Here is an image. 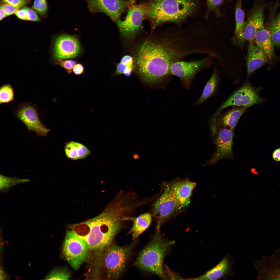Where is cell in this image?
Wrapping results in <instances>:
<instances>
[{
    "instance_id": "26",
    "label": "cell",
    "mask_w": 280,
    "mask_h": 280,
    "mask_svg": "<svg viewBox=\"0 0 280 280\" xmlns=\"http://www.w3.org/2000/svg\"><path fill=\"white\" fill-rule=\"evenodd\" d=\"M269 30L274 46L280 47V17L278 15L274 20Z\"/></svg>"
},
{
    "instance_id": "35",
    "label": "cell",
    "mask_w": 280,
    "mask_h": 280,
    "mask_svg": "<svg viewBox=\"0 0 280 280\" xmlns=\"http://www.w3.org/2000/svg\"><path fill=\"white\" fill-rule=\"evenodd\" d=\"M208 10L214 11L222 3L223 0H206Z\"/></svg>"
},
{
    "instance_id": "1",
    "label": "cell",
    "mask_w": 280,
    "mask_h": 280,
    "mask_svg": "<svg viewBox=\"0 0 280 280\" xmlns=\"http://www.w3.org/2000/svg\"><path fill=\"white\" fill-rule=\"evenodd\" d=\"M128 215L125 208L116 202L109 203L95 217L69 226L85 242L89 250L97 251L102 256L114 243L117 235L123 227L124 218Z\"/></svg>"
},
{
    "instance_id": "8",
    "label": "cell",
    "mask_w": 280,
    "mask_h": 280,
    "mask_svg": "<svg viewBox=\"0 0 280 280\" xmlns=\"http://www.w3.org/2000/svg\"><path fill=\"white\" fill-rule=\"evenodd\" d=\"M266 4L263 1L255 2L250 11L241 34L236 37L238 42L243 44L245 42L254 40L257 31L264 26V11Z\"/></svg>"
},
{
    "instance_id": "43",
    "label": "cell",
    "mask_w": 280,
    "mask_h": 280,
    "mask_svg": "<svg viewBox=\"0 0 280 280\" xmlns=\"http://www.w3.org/2000/svg\"><path fill=\"white\" fill-rule=\"evenodd\" d=\"M278 15L280 17V12L279 13Z\"/></svg>"
},
{
    "instance_id": "12",
    "label": "cell",
    "mask_w": 280,
    "mask_h": 280,
    "mask_svg": "<svg viewBox=\"0 0 280 280\" xmlns=\"http://www.w3.org/2000/svg\"><path fill=\"white\" fill-rule=\"evenodd\" d=\"M92 13L103 12L117 23L122 13L130 4L125 0H86Z\"/></svg>"
},
{
    "instance_id": "25",
    "label": "cell",
    "mask_w": 280,
    "mask_h": 280,
    "mask_svg": "<svg viewBox=\"0 0 280 280\" xmlns=\"http://www.w3.org/2000/svg\"><path fill=\"white\" fill-rule=\"evenodd\" d=\"M14 89L12 86L7 84L0 88V104L9 103L14 100Z\"/></svg>"
},
{
    "instance_id": "14",
    "label": "cell",
    "mask_w": 280,
    "mask_h": 280,
    "mask_svg": "<svg viewBox=\"0 0 280 280\" xmlns=\"http://www.w3.org/2000/svg\"><path fill=\"white\" fill-rule=\"evenodd\" d=\"M81 50L78 39L74 36L61 35L56 39L53 49V56L58 60L73 58Z\"/></svg>"
},
{
    "instance_id": "17",
    "label": "cell",
    "mask_w": 280,
    "mask_h": 280,
    "mask_svg": "<svg viewBox=\"0 0 280 280\" xmlns=\"http://www.w3.org/2000/svg\"><path fill=\"white\" fill-rule=\"evenodd\" d=\"M171 190L180 209L187 206L196 183L187 180H179L169 184Z\"/></svg>"
},
{
    "instance_id": "38",
    "label": "cell",
    "mask_w": 280,
    "mask_h": 280,
    "mask_svg": "<svg viewBox=\"0 0 280 280\" xmlns=\"http://www.w3.org/2000/svg\"><path fill=\"white\" fill-rule=\"evenodd\" d=\"M84 70V66L80 63L76 64L73 69V72L76 75H81L83 72Z\"/></svg>"
},
{
    "instance_id": "6",
    "label": "cell",
    "mask_w": 280,
    "mask_h": 280,
    "mask_svg": "<svg viewBox=\"0 0 280 280\" xmlns=\"http://www.w3.org/2000/svg\"><path fill=\"white\" fill-rule=\"evenodd\" d=\"M89 250L83 240L73 230L67 232L63 244V253L73 269H78L86 261Z\"/></svg>"
},
{
    "instance_id": "16",
    "label": "cell",
    "mask_w": 280,
    "mask_h": 280,
    "mask_svg": "<svg viewBox=\"0 0 280 280\" xmlns=\"http://www.w3.org/2000/svg\"><path fill=\"white\" fill-rule=\"evenodd\" d=\"M234 260L232 257L226 254L222 260L215 266L204 274L192 279L219 280L226 279L234 275L232 269Z\"/></svg>"
},
{
    "instance_id": "7",
    "label": "cell",
    "mask_w": 280,
    "mask_h": 280,
    "mask_svg": "<svg viewBox=\"0 0 280 280\" xmlns=\"http://www.w3.org/2000/svg\"><path fill=\"white\" fill-rule=\"evenodd\" d=\"M13 113L29 130L35 132L37 136H46L50 131L41 122L36 104L29 102L20 103Z\"/></svg>"
},
{
    "instance_id": "3",
    "label": "cell",
    "mask_w": 280,
    "mask_h": 280,
    "mask_svg": "<svg viewBox=\"0 0 280 280\" xmlns=\"http://www.w3.org/2000/svg\"><path fill=\"white\" fill-rule=\"evenodd\" d=\"M174 242L164 239L157 229L151 240L139 253L134 265L145 272L166 279L164 269V259Z\"/></svg>"
},
{
    "instance_id": "4",
    "label": "cell",
    "mask_w": 280,
    "mask_h": 280,
    "mask_svg": "<svg viewBox=\"0 0 280 280\" xmlns=\"http://www.w3.org/2000/svg\"><path fill=\"white\" fill-rule=\"evenodd\" d=\"M131 244L120 246L113 243L104 252L101 258V264L108 279H116L122 275L136 245Z\"/></svg>"
},
{
    "instance_id": "40",
    "label": "cell",
    "mask_w": 280,
    "mask_h": 280,
    "mask_svg": "<svg viewBox=\"0 0 280 280\" xmlns=\"http://www.w3.org/2000/svg\"><path fill=\"white\" fill-rule=\"evenodd\" d=\"M272 157L275 161L276 162L280 161V148L274 151L272 154Z\"/></svg>"
},
{
    "instance_id": "23",
    "label": "cell",
    "mask_w": 280,
    "mask_h": 280,
    "mask_svg": "<svg viewBox=\"0 0 280 280\" xmlns=\"http://www.w3.org/2000/svg\"><path fill=\"white\" fill-rule=\"evenodd\" d=\"M245 13L242 8L241 0H237L235 6L236 26L234 33L236 37L242 32L246 23L244 20Z\"/></svg>"
},
{
    "instance_id": "2",
    "label": "cell",
    "mask_w": 280,
    "mask_h": 280,
    "mask_svg": "<svg viewBox=\"0 0 280 280\" xmlns=\"http://www.w3.org/2000/svg\"><path fill=\"white\" fill-rule=\"evenodd\" d=\"M195 0H151L146 4L144 16L152 30L164 23H180L195 9Z\"/></svg>"
},
{
    "instance_id": "9",
    "label": "cell",
    "mask_w": 280,
    "mask_h": 280,
    "mask_svg": "<svg viewBox=\"0 0 280 280\" xmlns=\"http://www.w3.org/2000/svg\"><path fill=\"white\" fill-rule=\"evenodd\" d=\"M146 4L133 5L123 20L119 19L117 22L121 34L124 39L133 38L141 29L145 16Z\"/></svg>"
},
{
    "instance_id": "11",
    "label": "cell",
    "mask_w": 280,
    "mask_h": 280,
    "mask_svg": "<svg viewBox=\"0 0 280 280\" xmlns=\"http://www.w3.org/2000/svg\"><path fill=\"white\" fill-rule=\"evenodd\" d=\"M180 209L169 184H167L162 195L153 204V214L157 218L156 229L159 230L162 222Z\"/></svg>"
},
{
    "instance_id": "21",
    "label": "cell",
    "mask_w": 280,
    "mask_h": 280,
    "mask_svg": "<svg viewBox=\"0 0 280 280\" xmlns=\"http://www.w3.org/2000/svg\"><path fill=\"white\" fill-rule=\"evenodd\" d=\"M125 220L133 222L128 234H131L132 240H135L149 227L152 222V216L150 213H145L136 217H127Z\"/></svg>"
},
{
    "instance_id": "34",
    "label": "cell",
    "mask_w": 280,
    "mask_h": 280,
    "mask_svg": "<svg viewBox=\"0 0 280 280\" xmlns=\"http://www.w3.org/2000/svg\"><path fill=\"white\" fill-rule=\"evenodd\" d=\"M0 9L4 12L6 16L15 13L18 9L12 6L6 4L1 5Z\"/></svg>"
},
{
    "instance_id": "29",
    "label": "cell",
    "mask_w": 280,
    "mask_h": 280,
    "mask_svg": "<svg viewBox=\"0 0 280 280\" xmlns=\"http://www.w3.org/2000/svg\"><path fill=\"white\" fill-rule=\"evenodd\" d=\"M65 151L68 158L73 160L78 159L75 142L71 141L67 143L65 146Z\"/></svg>"
},
{
    "instance_id": "28",
    "label": "cell",
    "mask_w": 280,
    "mask_h": 280,
    "mask_svg": "<svg viewBox=\"0 0 280 280\" xmlns=\"http://www.w3.org/2000/svg\"><path fill=\"white\" fill-rule=\"evenodd\" d=\"M134 65H131L120 62L116 66L115 74H123L126 76L131 75L134 69Z\"/></svg>"
},
{
    "instance_id": "13",
    "label": "cell",
    "mask_w": 280,
    "mask_h": 280,
    "mask_svg": "<svg viewBox=\"0 0 280 280\" xmlns=\"http://www.w3.org/2000/svg\"><path fill=\"white\" fill-rule=\"evenodd\" d=\"M254 266L258 272L257 279H280V246L271 255L256 260Z\"/></svg>"
},
{
    "instance_id": "36",
    "label": "cell",
    "mask_w": 280,
    "mask_h": 280,
    "mask_svg": "<svg viewBox=\"0 0 280 280\" xmlns=\"http://www.w3.org/2000/svg\"><path fill=\"white\" fill-rule=\"evenodd\" d=\"M25 7L28 15V20L34 21L40 20L37 13L34 11L30 8Z\"/></svg>"
},
{
    "instance_id": "27",
    "label": "cell",
    "mask_w": 280,
    "mask_h": 280,
    "mask_svg": "<svg viewBox=\"0 0 280 280\" xmlns=\"http://www.w3.org/2000/svg\"><path fill=\"white\" fill-rule=\"evenodd\" d=\"M70 278L69 273L66 270L57 269L52 270L45 278L46 280H68Z\"/></svg>"
},
{
    "instance_id": "18",
    "label": "cell",
    "mask_w": 280,
    "mask_h": 280,
    "mask_svg": "<svg viewBox=\"0 0 280 280\" xmlns=\"http://www.w3.org/2000/svg\"><path fill=\"white\" fill-rule=\"evenodd\" d=\"M269 60L265 53L253 41L249 42L246 61L248 76L267 62Z\"/></svg>"
},
{
    "instance_id": "39",
    "label": "cell",
    "mask_w": 280,
    "mask_h": 280,
    "mask_svg": "<svg viewBox=\"0 0 280 280\" xmlns=\"http://www.w3.org/2000/svg\"><path fill=\"white\" fill-rule=\"evenodd\" d=\"M120 62L131 65H134V62L132 57L129 55H126L123 56Z\"/></svg>"
},
{
    "instance_id": "5",
    "label": "cell",
    "mask_w": 280,
    "mask_h": 280,
    "mask_svg": "<svg viewBox=\"0 0 280 280\" xmlns=\"http://www.w3.org/2000/svg\"><path fill=\"white\" fill-rule=\"evenodd\" d=\"M260 89L254 87L249 83H244L237 90L218 108L211 118L210 123L214 124L217 117L227 107L236 106L248 107L266 101L265 98L259 95Z\"/></svg>"
},
{
    "instance_id": "33",
    "label": "cell",
    "mask_w": 280,
    "mask_h": 280,
    "mask_svg": "<svg viewBox=\"0 0 280 280\" xmlns=\"http://www.w3.org/2000/svg\"><path fill=\"white\" fill-rule=\"evenodd\" d=\"M3 3L12 6L17 9L23 7L29 2V0H2Z\"/></svg>"
},
{
    "instance_id": "37",
    "label": "cell",
    "mask_w": 280,
    "mask_h": 280,
    "mask_svg": "<svg viewBox=\"0 0 280 280\" xmlns=\"http://www.w3.org/2000/svg\"><path fill=\"white\" fill-rule=\"evenodd\" d=\"M19 18L24 20H28V17L25 7L20 9H18L15 13Z\"/></svg>"
},
{
    "instance_id": "15",
    "label": "cell",
    "mask_w": 280,
    "mask_h": 280,
    "mask_svg": "<svg viewBox=\"0 0 280 280\" xmlns=\"http://www.w3.org/2000/svg\"><path fill=\"white\" fill-rule=\"evenodd\" d=\"M233 138L232 130L225 128L220 129L215 139L216 151L212 157L208 161L207 164H215L222 159L233 155Z\"/></svg>"
},
{
    "instance_id": "22",
    "label": "cell",
    "mask_w": 280,
    "mask_h": 280,
    "mask_svg": "<svg viewBox=\"0 0 280 280\" xmlns=\"http://www.w3.org/2000/svg\"><path fill=\"white\" fill-rule=\"evenodd\" d=\"M218 74L215 71L207 83L201 96L195 103V105L200 104L215 93L218 87Z\"/></svg>"
},
{
    "instance_id": "10",
    "label": "cell",
    "mask_w": 280,
    "mask_h": 280,
    "mask_svg": "<svg viewBox=\"0 0 280 280\" xmlns=\"http://www.w3.org/2000/svg\"><path fill=\"white\" fill-rule=\"evenodd\" d=\"M209 57L191 61L181 60L173 63L170 72L171 75L179 77L187 87L191 80L199 72L208 67L210 64Z\"/></svg>"
},
{
    "instance_id": "19",
    "label": "cell",
    "mask_w": 280,
    "mask_h": 280,
    "mask_svg": "<svg viewBox=\"0 0 280 280\" xmlns=\"http://www.w3.org/2000/svg\"><path fill=\"white\" fill-rule=\"evenodd\" d=\"M254 40L256 45L263 52L269 60L272 59L275 57L274 45L270 30L263 26L256 32Z\"/></svg>"
},
{
    "instance_id": "31",
    "label": "cell",
    "mask_w": 280,
    "mask_h": 280,
    "mask_svg": "<svg viewBox=\"0 0 280 280\" xmlns=\"http://www.w3.org/2000/svg\"><path fill=\"white\" fill-rule=\"evenodd\" d=\"M78 159L86 157L90 153V151L85 146L80 143L75 142Z\"/></svg>"
},
{
    "instance_id": "20",
    "label": "cell",
    "mask_w": 280,
    "mask_h": 280,
    "mask_svg": "<svg viewBox=\"0 0 280 280\" xmlns=\"http://www.w3.org/2000/svg\"><path fill=\"white\" fill-rule=\"evenodd\" d=\"M247 108L241 107L234 108L223 114H220L215 120L216 127L220 126L226 128L228 127L232 130L241 116L246 111Z\"/></svg>"
},
{
    "instance_id": "42",
    "label": "cell",
    "mask_w": 280,
    "mask_h": 280,
    "mask_svg": "<svg viewBox=\"0 0 280 280\" xmlns=\"http://www.w3.org/2000/svg\"><path fill=\"white\" fill-rule=\"evenodd\" d=\"M6 278V275L5 274L4 271L2 269H1V278H2V279H4V278Z\"/></svg>"
},
{
    "instance_id": "41",
    "label": "cell",
    "mask_w": 280,
    "mask_h": 280,
    "mask_svg": "<svg viewBox=\"0 0 280 280\" xmlns=\"http://www.w3.org/2000/svg\"><path fill=\"white\" fill-rule=\"evenodd\" d=\"M0 20H1L7 16L4 12L1 9L0 10Z\"/></svg>"
},
{
    "instance_id": "30",
    "label": "cell",
    "mask_w": 280,
    "mask_h": 280,
    "mask_svg": "<svg viewBox=\"0 0 280 280\" xmlns=\"http://www.w3.org/2000/svg\"><path fill=\"white\" fill-rule=\"evenodd\" d=\"M33 8L41 15L45 14L47 10V5L46 0H34Z\"/></svg>"
},
{
    "instance_id": "32",
    "label": "cell",
    "mask_w": 280,
    "mask_h": 280,
    "mask_svg": "<svg viewBox=\"0 0 280 280\" xmlns=\"http://www.w3.org/2000/svg\"><path fill=\"white\" fill-rule=\"evenodd\" d=\"M76 63V61L72 60H58L56 63L64 68L67 73L70 74L72 72Z\"/></svg>"
},
{
    "instance_id": "24",
    "label": "cell",
    "mask_w": 280,
    "mask_h": 280,
    "mask_svg": "<svg viewBox=\"0 0 280 280\" xmlns=\"http://www.w3.org/2000/svg\"><path fill=\"white\" fill-rule=\"evenodd\" d=\"M0 188L2 192L6 191L12 187L21 183L27 182L29 180L7 177L0 174Z\"/></svg>"
}]
</instances>
